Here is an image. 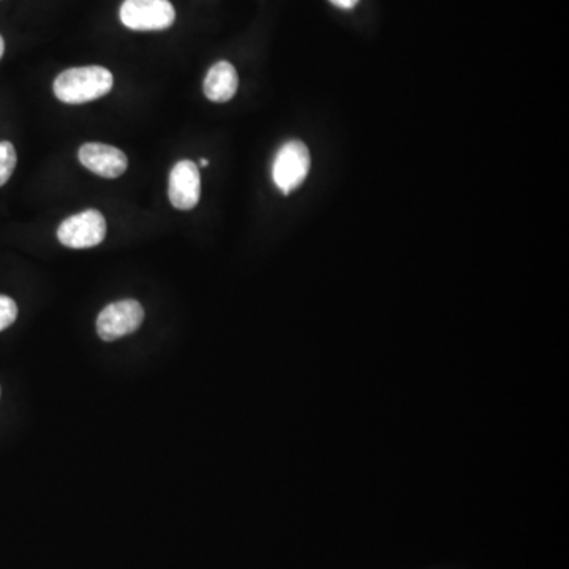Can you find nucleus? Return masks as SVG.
<instances>
[{
	"label": "nucleus",
	"mask_w": 569,
	"mask_h": 569,
	"mask_svg": "<svg viewBox=\"0 0 569 569\" xmlns=\"http://www.w3.org/2000/svg\"><path fill=\"white\" fill-rule=\"evenodd\" d=\"M200 163H201V166H208L209 165V162L206 159L201 160Z\"/></svg>",
	"instance_id": "obj_13"
},
{
	"label": "nucleus",
	"mask_w": 569,
	"mask_h": 569,
	"mask_svg": "<svg viewBox=\"0 0 569 569\" xmlns=\"http://www.w3.org/2000/svg\"><path fill=\"white\" fill-rule=\"evenodd\" d=\"M168 196L171 204L179 211L196 208L201 198L200 168L192 160L176 163L170 174Z\"/></svg>",
	"instance_id": "obj_6"
},
{
	"label": "nucleus",
	"mask_w": 569,
	"mask_h": 569,
	"mask_svg": "<svg viewBox=\"0 0 569 569\" xmlns=\"http://www.w3.org/2000/svg\"><path fill=\"white\" fill-rule=\"evenodd\" d=\"M176 10L170 0H125L121 21L132 31H165L173 26Z\"/></svg>",
	"instance_id": "obj_3"
},
{
	"label": "nucleus",
	"mask_w": 569,
	"mask_h": 569,
	"mask_svg": "<svg viewBox=\"0 0 569 569\" xmlns=\"http://www.w3.org/2000/svg\"><path fill=\"white\" fill-rule=\"evenodd\" d=\"M18 317V306L12 298L0 296V331L10 328Z\"/></svg>",
	"instance_id": "obj_10"
},
{
	"label": "nucleus",
	"mask_w": 569,
	"mask_h": 569,
	"mask_svg": "<svg viewBox=\"0 0 569 569\" xmlns=\"http://www.w3.org/2000/svg\"><path fill=\"white\" fill-rule=\"evenodd\" d=\"M5 53V42H4V38L0 37V59H2V56H4Z\"/></svg>",
	"instance_id": "obj_12"
},
{
	"label": "nucleus",
	"mask_w": 569,
	"mask_h": 569,
	"mask_svg": "<svg viewBox=\"0 0 569 569\" xmlns=\"http://www.w3.org/2000/svg\"><path fill=\"white\" fill-rule=\"evenodd\" d=\"M78 159L87 170L105 179L119 178L129 168L127 155L121 149L108 144H83L78 151Z\"/></svg>",
	"instance_id": "obj_7"
},
{
	"label": "nucleus",
	"mask_w": 569,
	"mask_h": 569,
	"mask_svg": "<svg viewBox=\"0 0 569 569\" xmlns=\"http://www.w3.org/2000/svg\"><path fill=\"white\" fill-rule=\"evenodd\" d=\"M114 78L110 70L100 65L65 70L53 84L54 95L67 105L94 102L110 94Z\"/></svg>",
	"instance_id": "obj_1"
},
{
	"label": "nucleus",
	"mask_w": 569,
	"mask_h": 569,
	"mask_svg": "<svg viewBox=\"0 0 569 569\" xmlns=\"http://www.w3.org/2000/svg\"><path fill=\"white\" fill-rule=\"evenodd\" d=\"M239 76L234 65L220 61L212 65L204 78L203 91L208 100L214 103L230 102L238 92Z\"/></svg>",
	"instance_id": "obj_8"
},
{
	"label": "nucleus",
	"mask_w": 569,
	"mask_h": 569,
	"mask_svg": "<svg viewBox=\"0 0 569 569\" xmlns=\"http://www.w3.org/2000/svg\"><path fill=\"white\" fill-rule=\"evenodd\" d=\"M144 309L133 299L113 302L100 312L97 318V332L105 342H114L133 334L143 325Z\"/></svg>",
	"instance_id": "obj_5"
},
{
	"label": "nucleus",
	"mask_w": 569,
	"mask_h": 569,
	"mask_svg": "<svg viewBox=\"0 0 569 569\" xmlns=\"http://www.w3.org/2000/svg\"><path fill=\"white\" fill-rule=\"evenodd\" d=\"M329 2L336 7L343 8V10H351L359 4V0H329Z\"/></svg>",
	"instance_id": "obj_11"
},
{
	"label": "nucleus",
	"mask_w": 569,
	"mask_h": 569,
	"mask_svg": "<svg viewBox=\"0 0 569 569\" xmlns=\"http://www.w3.org/2000/svg\"><path fill=\"white\" fill-rule=\"evenodd\" d=\"M310 171V152L302 141L283 144L272 165V179L283 195H290L306 181Z\"/></svg>",
	"instance_id": "obj_2"
},
{
	"label": "nucleus",
	"mask_w": 569,
	"mask_h": 569,
	"mask_svg": "<svg viewBox=\"0 0 569 569\" xmlns=\"http://www.w3.org/2000/svg\"><path fill=\"white\" fill-rule=\"evenodd\" d=\"M105 236V217L95 209L68 217L57 230V239L68 249H92L102 244Z\"/></svg>",
	"instance_id": "obj_4"
},
{
	"label": "nucleus",
	"mask_w": 569,
	"mask_h": 569,
	"mask_svg": "<svg viewBox=\"0 0 569 569\" xmlns=\"http://www.w3.org/2000/svg\"><path fill=\"white\" fill-rule=\"evenodd\" d=\"M16 162H18V157H16L15 146L8 141H2L0 143V187L12 178Z\"/></svg>",
	"instance_id": "obj_9"
}]
</instances>
